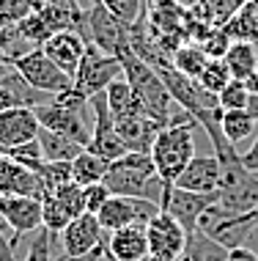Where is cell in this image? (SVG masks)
Returning a JSON list of instances; mask_svg holds the SVG:
<instances>
[{
    "label": "cell",
    "instance_id": "e0dca14e",
    "mask_svg": "<svg viewBox=\"0 0 258 261\" xmlns=\"http://www.w3.org/2000/svg\"><path fill=\"white\" fill-rule=\"evenodd\" d=\"M222 61L231 69L234 80H247V77H253L255 69H258V44L255 41L234 39L231 47H228V53L222 55Z\"/></svg>",
    "mask_w": 258,
    "mask_h": 261
},
{
    "label": "cell",
    "instance_id": "8992f818",
    "mask_svg": "<svg viewBox=\"0 0 258 261\" xmlns=\"http://www.w3.org/2000/svg\"><path fill=\"white\" fill-rule=\"evenodd\" d=\"M14 69L22 74V80L27 83V86H33L36 91L50 94V96H55V94H61V91L74 86L72 77H69L58 63H52L50 55L41 50V47H36V50L22 55L19 61H14Z\"/></svg>",
    "mask_w": 258,
    "mask_h": 261
},
{
    "label": "cell",
    "instance_id": "277c9868",
    "mask_svg": "<svg viewBox=\"0 0 258 261\" xmlns=\"http://www.w3.org/2000/svg\"><path fill=\"white\" fill-rule=\"evenodd\" d=\"M85 11V25H82V39L88 44L99 47L102 53L107 55H116L121 58L124 53L132 50L129 44V25H124L116 14H110L107 9L102 6V0L91 3Z\"/></svg>",
    "mask_w": 258,
    "mask_h": 261
},
{
    "label": "cell",
    "instance_id": "cb8c5ba5",
    "mask_svg": "<svg viewBox=\"0 0 258 261\" xmlns=\"http://www.w3.org/2000/svg\"><path fill=\"white\" fill-rule=\"evenodd\" d=\"M44 0H0V28L22 22L27 14L39 11Z\"/></svg>",
    "mask_w": 258,
    "mask_h": 261
},
{
    "label": "cell",
    "instance_id": "8fae6325",
    "mask_svg": "<svg viewBox=\"0 0 258 261\" xmlns=\"http://www.w3.org/2000/svg\"><path fill=\"white\" fill-rule=\"evenodd\" d=\"M39 132H41V124L33 108L14 105V108L0 113V151L22 146L27 140H36Z\"/></svg>",
    "mask_w": 258,
    "mask_h": 261
},
{
    "label": "cell",
    "instance_id": "ac0fdd59",
    "mask_svg": "<svg viewBox=\"0 0 258 261\" xmlns=\"http://www.w3.org/2000/svg\"><path fill=\"white\" fill-rule=\"evenodd\" d=\"M107 165L110 162L99 157V154L82 149L77 157L72 160V181H77L80 187H88V185H96V181L104 179V173H107Z\"/></svg>",
    "mask_w": 258,
    "mask_h": 261
},
{
    "label": "cell",
    "instance_id": "83f0119b",
    "mask_svg": "<svg viewBox=\"0 0 258 261\" xmlns=\"http://www.w3.org/2000/svg\"><path fill=\"white\" fill-rule=\"evenodd\" d=\"M3 154H9L14 162H19V165L31 168L33 173H39L41 165L47 162V160H44V151H41L39 138H36V140H27V143H22V146H14V149H6Z\"/></svg>",
    "mask_w": 258,
    "mask_h": 261
},
{
    "label": "cell",
    "instance_id": "2e32d148",
    "mask_svg": "<svg viewBox=\"0 0 258 261\" xmlns=\"http://www.w3.org/2000/svg\"><path fill=\"white\" fill-rule=\"evenodd\" d=\"M0 195H33V198H41L39 173L14 162L9 154H0Z\"/></svg>",
    "mask_w": 258,
    "mask_h": 261
},
{
    "label": "cell",
    "instance_id": "603a6c76",
    "mask_svg": "<svg viewBox=\"0 0 258 261\" xmlns=\"http://www.w3.org/2000/svg\"><path fill=\"white\" fill-rule=\"evenodd\" d=\"M231 80H234V77H231V69L225 66V61H222V58H209L206 69H204V72H200V77H198V83L209 91V94H220V91L225 88Z\"/></svg>",
    "mask_w": 258,
    "mask_h": 261
},
{
    "label": "cell",
    "instance_id": "d590c367",
    "mask_svg": "<svg viewBox=\"0 0 258 261\" xmlns=\"http://www.w3.org/2000/svg\"><path fill=\"white\" fill-rule=\"evenodd\" d=\"M225 261H258V253L247 245H236V248H228V258Z\"/></svg>",
    "mask_w": 258,
    "mask_h": 261
},
{
    "label": "cell",
    "instance_id": "d4e9b609",
    "mask_svg": "<svg viewBox=\"0 0 258 261\" xmlns=\"http://www.w3.org/2000/svg\"><path fill=\"white\" fill-rule=\"evenodd\" d=\"M52 198L64 206V212L69 217H77V215H82L85 212V201H82V187L77 185V181H66V185H61V187H55L52 190Z\"/></svg>",
    "mask_w": 258,
    "mask_h": 261
},
{
    "label": "cell",
    "instance_id": "74e56055",
    "mask_svg": "<svg viewBox=\"0 0 258 261\" xmlns=\"http://www.w3.org/2000/svg\"><path fill=\"white\" fill-rule=\"evenodd\" d=\"M17 105V99H14V94L6 86H0V113L3 110H9V108H14Z\"/></svg>",
    "mask_w": 258,
    "mask_h": 261
},
{
    "label": "cell",
    "instance_id": "9c48e42d",
    "mask_svg": "<svg viewBox=\"0 0 258 261\" xmlns=\"http://www.w3.org/2000/svg\"><path fill=\"white\" fill-rule=\"evenodd\" d=\"M217 203V193H192V190H181V187H168L162 201V212H168L170 217H176L181 223V228L187 234L198 231V220L200 215Z\"/></svg>",
    "mask_w": 258,
    "mask_h": 261
},
{
    "label": "cell",
    "instance_id": "8d00e7d4",
    "mask_svg": "<svg viewBox=\"0 0 258 261\" xmlns=\"http://www.w3.org/2000/svg\"><path fill=\"white\" fill-rule=\"evenodd\" d=\"M242 162H245V168H250V171L258 173V138H255V143L242 154Z\"/></svg>",
    "mask_w": 258,
    "mask_h": 261
},
{
    "label": "cell",
    "instance_id": "ba28073f",
    "mask_svg": "<svg viewBox=\"0 0 258 261\" xmlns=\"http://www.w3.org/2000/svg\"><path fill=\"white\" fill-rule=\"evenodd\" d=\"M36 110V118L41 124V129H50V132H58V135H66L72 138L74 143H80L82 149L91 143V129H94V116H82V113H74V110H66L61 105H55L52 99L39 105Z\"/></svg>",
    "mask_w": 258,
    "mask_h": 261
},
{
    "label": "cell",
    "instance_id": "484cf974",
    "mask_svg": "<svg viewBox=\"0 0 258 261\" xmlns=\"http://www.w3.org/2000/svg\"><path fill=\"white\" fill-rule=\"evenodd\" d=\"M55 239H58V234H52V231H47L44 225H41L39 231L31 234V242H27V250H25L22 261H55V256H52Z\"/></svg>",
    "mask_w": 258,
    "mask_h": 261
},
{
    "label": "cell",
    "instance_id": "4316f807",
    "mask_svg": "<svg viewBox=\"0 0 258 261\" xmlns=\"http://www.w3.org/2000/svg\"><path fill=\"white\" fill-rule=\"evenodd\" d=\"M69 223H72V217L64 212V206H61L50 193L41 195V225H44L47 231H52V234H61Z\"/></svg>",
    "mask_w": 258,
    "mask_h": 261
},
{
    "label": "cell",
    "instance_id": "f546056e",
    "mask_svg": "<svg viewBox=\"0 0 258 261\" xmlns=\"http://www.w3.org/2000/svg\"><path fill=\"white\" fill-rule=\"evenodd\" d=\"M217 102H220L222 110H247V102H250L247 83L245 80H231L217 94Z\"/></svg>",
    "mask_w": 258,
    "mask_h": 261
},
{
    "label": "cell",
    "instance_id": "d6a6232c",
    "mask_svg": "<svg viewBox=\"0 0 258 261\" xmlns=\"http://www.w3.org/2000/svg\"><path fill=\"white\" fill-rule=\"evenodd\" d=\"M231 36H228L225 28H209L204 36L198 39V44L204 47V53L209 58H222V55L228 53V47H231Z\"/></svg>",
    "mask_w": 258,
    "mask_h": 261
},
{
    "label": "cell",
    "instance_id": "e575fe53",
    "mask_svg": "<svg viewBox=\"0 0 258 261\" xmlns=\"http://www.w3.org/2000/svg\"><path fill=\"white\" fill-rule=\"evenodd\" d=\"M55 261H113V258H110V253H107V245H99L96 250L82 253V256H61Z\"/></svg>",
    "mask_w": 258,
    "mask_h": 261
},
{
    "label": "cell",
    "instance_id": "5bb4252c",
    "mask_svg": "<svg viewBox=\"0 0 258 261\" xmlns=\"http://www.w3.org/2000/svg\"><path fill=\"white\" fill-rule=\"evenodd\" d=\"M107 253L113 261H143L149 258V237H146V225H124L118 231H110L104 237Z\"/></svg>",
    "mask_w": 258,
    "mask_h": 261
},
{
    "label": "cell",
    "instance_id": "ab89813d",
    "mask_svg": "<svg viewBox=\"0 0 258 261\" xmlns=\"http://www.w3.org/2000/svg\"><path fill=\"white\" fill-rule=\"evenodd\" d=\"M245 245H247V248H253V250L258 253V225H255L253 231H250V237H247V242H245Z\"/></svg>",
    "mask_w": 258,
    "mask_h": 261
},
{
    "label": "cell",
    "instance_id": "52a82bcc",
    "mask_svg": "<svg viewBox=\"0 0 258 261\" xmlns=\"http://www.w3.org/2000/svg\"><path fill=\"white\" fill-rule=\"evenodd\" d=\"M146 237H149V258L154 261H181L187 256V242L190 234L181 228L176 217H170L168 212L159 215L146 225Z\"/></svg>",
    "mask_w": 258,
    "mask_h": 261
},
{
    "label": "cell",
    "instance_id": "30bf717a",
    "mask_svg": "<svg viewBox=\"0 0 258 261\" xmlns=\"http://www.w3.org/2000/svg\"><path fill=\"white\" fill-rule=\"evenodd\" d=\"M104 237L107 234H104L99 217L91 215V212H82L58 234V242L64 256H82V253H91L99 245H104Z\"/></svg>",
    "mask_w": 258,
    "mask_h": 261
},
{
    "label": "cell",
    "instance_id": "4fadbf2b",
    "mask_svg": "<svg viewBox=\"0 0 258 261\" xmlns=\"http://www.w3.org/2000/svg\"><path fill=\"white\" fill-rule=\"evenodd\" d=\"M173 185L181 190H192V193H217V187H220L217 157L214 154H195Z\"/></svg>",
    "mask_w": 258,
    "mask_h": 261
},
{
    "label": "cell",
    "instance_id": "836d02e7",
    "mask_svg": "<svg viewBox=\"0 0 258 261\" xmlns=\"http://www.w3.org/2000/svg\"><path fill=\"white\" fill-rule=\"evenodd\" d=\"M110 190L104 181H96V185H88V187H82V201H85V212H91V215H96L102 206H104V201L110 198Z\"/></svg>",
    "mask_w": 258,
    "mask_h": 261
},
{
    "label": "cell",
    "instance_id": "1f68e13d",
    "mask_svg": "<svg viewBox=\"0 0 258 261\" xmlns=\"http://www.w3.org/2000/svg\"><path fill=\"white\" fill-rule=\"evenodd\" d=\"M17 28H19V33L31 41V44H36V47H41L47 39L52 36V31H50V25L44 22V17H41L39 11H33V14H27V17L22 19V22H17Z\"/></svg>",
    "mask_w": 258,
    "mask_h": 261
},
{
    "label": "cell",
    "instance_id": "3957f363",
    "mask_svg": "<svg viewBox=\"0 0 258 261\" xmlns=\"http://www.w3.org/2000/svg\"><path fill=\"white\" fill-rule=\"evenodd\" d=\"M195 129L198 121L187 118V121H176L159 129V135L151 143V160L159 173V179H165L168 185L179 179V173L187 168V162L195 157Z\"/></svg>",
    "mask_w": 258,
    "mask_h": 261
},
{
    "label": "cell",
    "instance_id": "6da1fadb",
    "mask_svg": "<svg viewBox=\"0 0 258 261\" xmlns=\"http://www.w3.org/2000/svg\"><path fill=\"white\" fill-rule=\"evenodd\" d=\"M104 185L113 195H129V198H149L159 203L162 209L165 193H168V185L165 179H159L154 160H151L149 151H127L124 157L113 160L107 165V173H104Z\"/></svg>",
    "mask_w": 258,
    "mask_h": 261
},
{
    "label": "cell",
    "instance_id": "d6986e66",
    "mask_svg": "<svg viewBox=\"0 0 258 261\" xmlns=\"http://www.w3.org/2000/svg\"><path fill=\"white\" fill-rule=\"evenodd\" d=\"M170 63L181 74L198 80L200 72H204L206 63H209V55L204 53V47H200L198 41H181V44L176 47V53L170 55Z\"/></svg>",
    "mask_w": 258,
    "mask_h": 261
},
{
    "label": "cell",
    "instance_id": "f1b7e54d",
    "mask_svg": "<svg viewBox=\"0 0 258 261\" xmlns=\"http://www.w3.org/2000/svg\"><path fill=\"white\" fill-rule=\"evenodd\" d=\"M39 179H41V195L52 193L55 187L72 181V162H44L39 171Z\"/></svg>",
    "mask_w": 258,
    "mask_h": 261
},
{
    "label": "cell",
    "instance_id": "7402d4cb",
    "mask_svg": "<svg viewBox=\"0 0 258 261\" xmlns=\"http://www.w3.org/2000/svg\"><path fill=\"white\" fill-rule=\"evenodd\" d=\"M245 6L247 0H206L200 11H204L209 28H225Z\"/></svg>",
    "mask_w": 258,
    "mask_h": 261
},
{
    "label": "cell",
    "instance_id": "4dcf8cb0",
    "mask_svg": "<svg viewBox=\"0 0 258 261\" xmlns=\"http://www.w3.org/2000/svg\"><path fill=\"white\" fill-rule=\"evenodd\" d=\"M102 6L110 14H116L124 25H135L146 17V0H102Z\"/></svg>",
    "mask_w": 258,
    "mask_h": 261
},
{
    "label": "cell",
    "instance_id": "60d3db41",
    "mask_svg": "<svg viewBox=\"0 0 258 261\" xmlns=\"http://www.w3.org/2000/svg\"><path fill=\"white\" fill-rule=\"evenodd\" d=\"M255 74H258V69H255Z\"/></svg>",
    "mask_w": 258,
    "mask_h": 261
},
{
    "label": "cell",
    "instance_id": "f35d334b",
    "mask_svg": "<svg viewBox=\"0 0 258 261\" xmlns=\"http://www.w3.org/2000/svg\"><path fill=\"white\" fill-rule=\"evenodd\" d=\"M247 113L255 118V126H258V94H250V102H247Z\"/></svg>",
    "mask_w": 258,
    "mask_h": 261
},
{
    "label": "cell",
    "instance_id": "7a4b0ae2",
    "mask_svg": "<svg viewBox=\"0 0 258 261\" xmlns=\"http://www.w3.org/2000/svg\"><path fill=\"white\" fill-rule=\"evenodd\" d=\"M121 66H124V77L127 83L135 91L137 102H140L143 113L149 118H154L157 124L168 126V124H176L181 118H187L190 113L181 110L176 102H173L168 86L162 83V77L154 66H149L146 61H140L135 53H124L121 55Z\"/></svg>",
    "mask_w": 258,
    "mask_h": 261
},
{
    "label": "cell",
    "instance_id": "7c38bea8",
    "mask_svg": "<svg viewBox=\"0 0 258 261\" xmlns=\"http://www.w3.org/2000/svg\"><path fill=\"white\" fill-rule=\"evenodd\" d=\"M0 217L17 237H31L41 228V198L33 195H0Z\"/></svg>",
    "mask_w": 258,
    "mask_h": 261
},
{
    "label": "cell",
    "instance_id": "44dd1931",
    "mask_svg": "<svg viewBox=\"0 0 258 261\" xmlns=\"http://www.w3.org/2000/svg\"><path fill=\"white\" fill-rule=\"evenodd\" d=\"M220 129H222V135L236 146L239 140H245L255 132V118L250 116L247 110H222Z\"/></svg>",
    "mask_w": 258,
    "mask_h": 261
},
{
    "label": "cell",
    "instance_id": "ffe728a7",
    "mask_svg": "<svg viewBox=\"0 0 258 261\" xmlns=\"http://www.w3.org/2000/svg\"><path fill=\"white\" fill-rule=\"evenodd\" d=\"M39 143H41V151H44L47 162H72L82 151V146L74 143L72 138L58 135V132H50V129L39 132Z\"/></svg>",
    "mask_w": 258,
    "mask_h": 261
},
{
    "label": "cell",
    "instance_id": "5b68a950",
    "mask_svg": "<svg viewBox=\"0 0 258 261\" xmlns=\"http://www.w3.org/2000/svg\"><path fill=\"white\" fill-rule=\"evenodd\" d=\"M121 74H124L121 58L107 55V53H102L99 47L88 44L85 53H82V61H80L77 72H74V88L82 91V94L91 99V96L107 91L110 83L118 80Z\"/></svg>",
    "mask_w": 258,
    "mask_h": 261
},
{
    "label": "cell",
    "instance_id": "9a60e30c",
    "mask_svg": "<svg viewBox=\"0 0 258 261\" xmlns=\"http://www.w3.org/2000/svg\"><path fill=\"white\" fill-rule=\"evenodd\" d=\"M85 47H88V41L82 39L77 31H58L41 44V50L50 55L52 63H58V66L74 80V72H77L80 61H82Z\"/></svg>",
    "mask_w": 258,
    "mask_h": 261
}]
</instances>
